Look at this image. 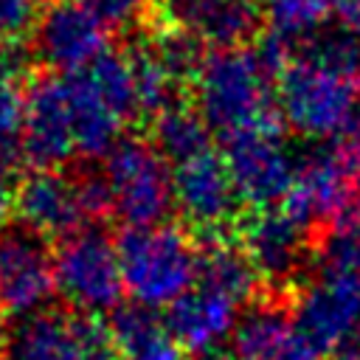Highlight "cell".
Returning <instances> with one entry per match:
<instances>
[{
    "label": "cell",
    "instance_id": "1",
    "mask_svg": "<svg viewBox=\"0 0 360 360\" xmlns=\"http://www.w3.org/2000/svg\"><path fill=\"white\" fill-rule=\"evenodd\" d=\"M284 127L307 141H335L360 118V39L332 31L298 42L276 73Z\"/></svg>",
    "mask_w": 360,
    "mask_h": 360
},
{
    "label": "cell",
    "instance_id": "2",
    "mask_svg": "<svg viewBox=\"0 0 360 360\" xmlns=\"http://www.w3.org/2000/svg\"><path fill=\"white\" fill-rule=\"evenodd\" d=\"M191 87L194 110L222 138L248 129L284 127L276 104V73L256 48L231 45L205 51L191 76Z\"/></svg>",
    "mask_w": 360,
    "mask_h": 360
},
{
    "label": "cell",
    "instance_id": "3",
    "mask_svg": "<svg viewBox=\"0 0 360 360\" xmlns=\"http://www.w3.org/2000/svg\"><path fill=\"white\" fill-rule=\"evenodd\" d=\"M118 256L127 292L149 309L172 307L200 278V245L180 225L127 228Z\"/></svg>",
    "mask_w": 360,
    "mask_h": 360
},
{
    "label": "cell",
    "instance_id": "4",
    "mask_svg": "<svg viewBox=\"0 0 360 360\" xmlns=\"http://www.w3.org/2000/svg\"><path fill=\"white\" fill-rule=\"evenodd\" d=\"M101 174L112 194V214L127 228L160 225L172 214V163L149 138H121L104 155Z\"/></svg>",
    "mask_w": 360,
    "mask_h": 360
},
{
    "label": "cell",
    "instance_id": "5",
    "mask_svg": "<svg viewBox=\"0 0 360 360\" xmlns=\"http://www.w3.org/2000/svg\"><path fill=\"white\" fill-rule=\"evenodd\" d=\"M56 290L82 315L115 312L124 295L118 242L98 228H79L53 253Z\"/></svg>",
    "mask_w": 360,
    "mask_h": 360
},
{
    "label": "cell",
    "instance_id": "6",
    "mask_svg": "<svg viewBox=\"0 0 360 360\" xmlns=\"http://www.w3.org/2000/svg\"><path fill=\"white\" fill-rule=\"evenodd\" d=\"M222 160L233 180L236 197L250 211L281 205L292 177H295V158L287 149L284 127H264L248 129L222 138Z\"/></svg>",
    "mask_w": 360,
    "mask_h": 360
},
{
    "label": "cell",
    "instance_id": "7",
    "mask_svg": "<svg viewBox=\"0 0 360 360\" xmlns=\"http://www.w3.org/2000/svg\"><path fill=\"white\" fill-rule=\"evenodd\" d=\"M236 242L259 270L262 281L290 290L309 256H315L318 233L298 222L287 208L273 205L239 217Z\"/></svg>",
    "mask_w": 360,
    "mask_h": 360
},
{
    "label": "cell",
    "instance_id": "8",
    "mask_svg": "<svg viewBox=\"0 0 360 360\" xmlns=\"http://www.w3.org/2000/svg\"><path fill=\"white\" fill-rule=\"evenodd\" d=\"M8 360H115L110 323L98 315L39 312L14 326Z\"/></svg>",
    "mask_w": 360,
    "mask_h": 360
},
{
    "label": "cell",
    "instance_id": "9",
    "mask_svg": "<svg viewBox=\"0 0 360 360\" xmlns=\"http://www.w3.org/2000/svg\"><path fill=\"white\" fill-rule=\"evenodd\" d=\"M53 292L56 267L45 239L25 228L0 233V312L14 321L34 318Z\"/></svg>",
    "mask_w": 360,
    "mask_h": 360
},
{
    "label": "cell",
    "instance_id": "10",
    "mask_svg": "<svg viewBox=\"0 0 360 360\" xmlns=\"http://www.w3.org/2000/svg\"><path fill=\"white\" fill-rule=\"evenodd\" d=\"M174 208L180 217L208 236H222V231L239 217V197L222 152L208 149L177 166H172Z\"/></svg>",
    "mask_w": 360,
    "mask_h": 360
},
{
    "label": "cell",
    "instance_id": "11",
    "mask_svg": "<svg viewBox=\"0 0 360 360\" xmlns=\"http://www.w3.org/2000/svg\"><path fill=\"white\" fill-rule=\"evenodd\" d=\"M107 31L110 28L79 0H53L45 6L37 22L34 51L48 68L59 70L62 76H73L87 70L110 51Z\"/></svg>",
    "mask_w": 360,
    "mask_h": 360
},
{
    "label": "cell",
    "instance_id": "12",
    "mask_svg": "<svg viewBox=\"0 0 360 360\" xmlns=\"http://www.w3.org/2000/svg\"><path fill=\"white\" fill-rule=\"evenodd\" d=\"M287 307L298 329L326 357L360 323V284L315 270L312 278L292 287V301Z\"/></svg>",
    "mask_w": 360,
    "mask_h": 360
},
{
    "label": "cell",
    "instance_id": "13",
    "mask_svg": "<svg viewBox=\"0 0 360 360\" xmlns=\"http://www.w3.org/2000/svg\"><path fill=\"white\" fill-rule=\"evenodd\" d=\"M17 152L34 169H56L76 155L65 76H42L28 87L25 121Z\"/></svg>",
    "mask_w": 360,
    "mask_h": 360
},
{
    "label": "cell",
    "instance_id": "14",
    "mask_svg": "<svg viewBox=\"0 0 360 360\" xmlns=\"http://www.w3.org/2000/svg\"><path fill=\"white\" fill-rule=\"evenodd\" d=\"M242 307L245 304L236 295L197 278V284L169 307L166 323L188 354L211 357L231 340L245 315Z\"/></svg>",
    "mask_w": 360,
    "mask_h": 360
},
{
    "label": "cell",
    "instance_id": "15",
    "mask_svg": "<svg viewBox=\"0 0 360 360\" xmlns=\"http://www.w3.org/2000/svg\"><path fill=\"white\" fill-rule=\"evenodd\" d=\"M222 360H323V354L298 329L292 312L281 301L253 304L231 340L219 352Z\"/></svg>",
    "mask_w": 360,
    "mask_h": 360
},
{
    "label": "cell",
    "instance_id": "16",
    "mask_svg": "<svg viewBox=\"0 0 360 360\" xmlns=\"http://www.w3.org/2000/svg\"><path fill=\"white\" fill-rule=\"evenodd\" d=\"M14 211L22 219L25 231L42 239L45 236L65 239L76 233L87 219L76 177H68L56 169H34L17 186Z\"/></svg>",
    "mask_w": 360,
    "mask_h": 360
},
{
    "label": "cell",
    "instance_id": "17",
    "mask_svg": "<svg viewBox=\"0 0 360 360\" xmlns=\"http://www.w3.org/2000/svg\"><path fill=\"white\" fill-rule=\"evenodd\" d=\"M166 8L180 31L211 48L242 45L256 25L250 0H166Z\"/></svg>",
    "mask_w": 360,
    "mask_h": 360
},
{
    "label": "cell",
    "instance_id": "18",
    "mask_svg": "<svg viewBox=\"0 0 360 360\" xmlns=\"http://www.w3.org/2000/svg\"><path fill=\"white\" fill-rule=\"evenodd\" d=\"M115 360H186V349L155 309L132 304L118 307L110 321Z\"/></svg>",
    "mask_w": 360,
    "mask_h": 360
},
{
    "label": "cell",
    "instance_id": "19",
    "mask_svg": "<svg viewBox=\"0 0 360 360\" xmlns=\"http://www.w3.org/2000/svg\"><path fill=\"white\" fill-rule=\"evenodd\" d=\"M200 278L236 295L242 304H250L262 284V276L242 245L225 236H208L205 245H200Z\"/></svg>",
    "mask_w": 360,
    "mask_h": 360
},
{
    "label": "cell",
    "instance_id": "20",
    "mask_svg": "<svg viewBox=\"0 0 360 360\" xmlns=\"http://www.w3.org/2000/svg\"><path fill=\"white\" fill-rule=\"evenodd\" d=\"M211 135H214V129L205 124V118L194 107H186L177 101L152 118V138L149 141L172 166H177L194 155L214 149Z\"/></svg>",
    "mask_w": 360,
    "mask_h": 360
},
{
    "label": "cell",
    "instance_id": "21",
    "mask_svg": "<svg viewBox=\"0 0 360 360\" xmlns=\"http://www.w3.org/2000/svg\"><path fill=\"white\" fill-rule=\"evenodd\" d=\"M132 84H135V104L141 115H160L172 104H177V84L180 79L172 73V68L163 62V56L155 51V45L132 51Z\"/></svg>",
    "mask_w": 360,
    "mask_h": 360
},
{
    "label": "cell",
    "instance_id": "22",
    "mask_svg": "<svg viewBox=\"0 0 360 360\" xmlns=\"http://www.w3.org/2000/svg\"><path fill=\"white\" fill-rule=\"evenodd\" d=\"M338 0H264V20L270 34L284 42H307L318 37L321 25L335 14Z\"/></svg>",
    "mask_w": 360,
    "mask_h": 360
},
{
    "label": "cell",
    "instance_id": "23",
    "mask_svg": "<svg viewBox=\"0 0 360 360\" xmlns=\"http://www.w3.org/2000/svg\"><path fill=\"white\" fill-rule=\"evenodd\" d=\"M25 90L20 73L0 68V160H8L20 149L22 121H25Z\"/></svg>",
    "mask_w": 360,
    "mask_h": 360
},
{
    "label": "cell",
    "instance_id": "24",
    "mask_svg": "<svg viewBox=\"0 0 360 360\" xmlns=\"http://www.w3.org/2000/svg\"><path fill=\"white\" fill-rule=\"evenodd\" d=\"M155 51L163 56V62L172 68V73L183 82V79H191L194 76V70L200 68V62H202V51H200V42L191 37V34H186V31H180V28H174V31H163L155 42Z\"/></svg>",
    "mask_w": 360,
    "mask_h": 360
},
{
    "label": "cell",
    "instance_id": "25",
    "mask_svg": "<svg viewBox=\"0 0 360 360\" xmlns=\"http://www.w3.org/2000/svg\"><path fill=\"white\" fill-rule=\"evenodd\" d=\"M45 0H0V42H22L37 31Z\"/></svg>",
    "mask_w": 360,
    "mask_h": 360
},
{
    "label": "cell",
    "instance_id": "26",
    "mask_svg": "<svg viewBox=\"0 0 360 360\" xmlns=\"http://www.w3.org/2000/svg\"><path fill=\"white\" fill-rule=\"evenodd\" d=\"M93 17H98L107 28H135L146 20L155 0H79Z\"/></svg>",
    "mask_w": 360,
    "mask_h": 360
},
{
    "label": "cell",
    "instance_id": "27",
    "mask_svg": "<svg viewBox=\"0 0 360 360\" xmlns=\"http://www.w3.org/2000/svg\"><path fill=\"white\" fill-rule=\"evenodd\" d=\"M76 183H79V197L87 219H101L112 214V194L101 172H84L76 177Z\"/></svg>",
    "mask_w": 360,
    "mask_h": 360
},
{
    "label": "cell",
    "instance_id": "28",
    "mask_svg": "<svg viewBox=\"0 0 360 360\" xmlns=\"http://www.w3.org/2000/svg\"><path fill=\"white\" fill-rule=\"evenodd\" d=\"M332 17L338 20V31L360 39V0H338Z\"/></svg>",
    "mask_w": 360,
    "mask_h": 360
},
{
    "label": "cell",
    "instance_id": "29",
    "mask_svg": "<svg viewBox=\"0 0 360 360\" xmlns=\"http://www.w3.org/2000/svg\"><path fill=\"white\" fill-rule=\"evenodd\" d=\"M14 202H17V188H14L11 174H8V160H0V228L11 217Z\"/></svg>",
    "mask_w": 360,
    "mask_h": 360
},
{
    "label": "cell",
    "instance_id": "30",
    "mask_svg": "<svg viewBox=\"0 0 360 360\" xmlns=\"http://www.w3.org/2000/svg\"><path fill=\"white\" fill-rule=\"evenodd\" d=\"M329 360H360V323L346 335V340L329 354Z\"/></svg>",
    "mask_w": 360,
    "mask_h": 360
},
{
    "label": "cell",
    "instance_id": "31",
    "mask_svg": "<svg viewBox=\"0 0 360 360\" xmlns=\"http://www.w3.org/2000/svg\"><path fill=\"white\" fill-rule=\"evenodd\" d=\"M332 225L346 228V231H352V233H357V236H360V191L354 194V200L346 205V211H343Z\"/></svg>",
    "mask_w": 360,
    "mask_h": 360
},
{
    "label": "cell",
    "instance_id": "32",
    "mask_svg": "<svg viewBox=\"0 0 360 360\" xmlns=\"http://www.w3.org/2000/svg\"><path fill=\"white\" fill-rule=\"evenodd\" d=\"M0 360H8V357H0Z\"/></svg>",
    "mask_w": 360,
    "mask_h": 360
}]
</instances>
